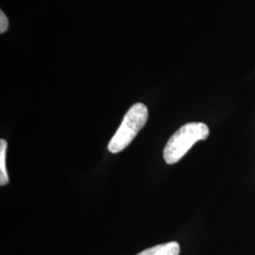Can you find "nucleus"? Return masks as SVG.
I'll return each instance as SVG.
<instances>
[{
  "label": "nucleus",
  "mask_w": 255,
  "mask_h": 255,
  "mask_svg": "<svg viewBox=\"0 0 255 255\" xmlns=\"http://www.w3.org/2000/svg\"><path fill=\"white\" fill-rule=\"evenodd\" d=\"M210 134L208 126L201 122H190L180 128L164 146L165 163H178L197 142L206 140Z\"/></svg>",
  "instance_id": "obj_1"
},
{
  "label": "nucleus",
  "mask_w": 255,
  "mask_h": 255,
  "mask_svg": "<svg viewBox=\"0 0 255 255\" xmlns=\"http://www.w3.org/2000/svg\"><path fill=\"white\" fill-rule=\"evenodd\" d=\"M148 111L143 103H135L124 116L121 125L109 142L108 149L112 153H119L126 148L146 125Z\"/></svg>",
  "instance_id": "obj_2"
},
{
  "label": "nucleus",
  "mask_w": 255,
  "mask_h": 255,
  "mask_svg": "<svg viewBox=\"0 0 255 255\" xmlns=\"http://www.w3.org/2000/svg\"><path fill=\"white\" fill-rule=\"evenodd\" d=\"M180 245L177 242H168L146 249L137 255H179Z\"/></svg>",
  "instance_id": "obj_3"
},
{
  "label": "nucleus",
  "mask_w": 255,
  "mask_h": 255,
  "mask_svg": "<svg viewBox=\"0 0 255 255\" xmlns=\"http://www.w3.org/2000/svg\"><path fill=\"white\" fill-rule=\"evenodd\" d=\"M6 151L7 141L4 139L0 140V184L6 185L9 182V176L6 169Z\"/></svg>",
  "instance_id": "obj_4"
},
{
  "label": "nucleus",
  "mask_w": 255,
  "mask_h": 255,
  "mask_svg": "<svg viewBox=\"0 0 255 255\" xmlns=\"http://www.w3.org/2000/svg\"><path fill=\"white\" fill-rule=\"evenodd\" d=\"M9 27V20L7 18L6 14L1 10L0 11V32L4 33Z\"/></svg>",
  "instance_id": "obj_5"
}]
</instances>
